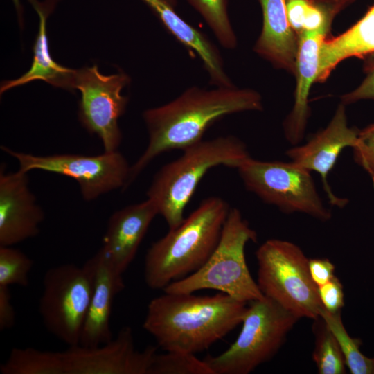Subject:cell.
I'll return each mask as SVG.
<instances>
[{
    "mask_svg": "<svg viewBox=\"0 0 374 374\" xmlns=\"http://www.w3.org/2000/svg\"><path fill=\"white\" fill-rule=\"evenodd\" d=\"M260 93L251 89L190 87L173 100L143 112L149 142L130 167L128 187L157 157L184 148L200 141L215 121L235 113L261 111Z\"/></svg>",
    "mask_w": 374,
    "mask_h": 374,
    "instance_id": "obj_1",
    "label": "cell"
},
{
    "mask_svg": "<svg viewBox=\"0 0 374 374\" xmlns=\"http://www.w3.org/2000/svg\"><path fill=\"white\" fill-rule=\"evenodd\" d=\"M245 302L219 293H168L152 299L143 328L164 351H204L242 323Z\"/></svg>",
    "mask_w": 374,
    "mask_h": 374,
    "instance_id": "obj_2",
    "label": "cell"
},
{
    "mask_svg": "<svg viewBox=\"0 0 374 374\" xmlns=\"http://www.w3.org/2000/svg\"><path fill=\"white\" fill-rule=\"evenodd\" d=\"M230 209L221 197H207L180 224L153 242L145 257L146 285L163 290L198 270L217 247Z\"/></svg>",
    "mask_w": 374,
    "mask_h": 374,
    "instance_id": "obj_3",
    "label": "cell"
},
{
    "mask_svg": "<svg viewBox=\"0 0 374 374\" xmlns=\"http://www.w3.org/2000/svg\"><path fill=\"white\" fill-rule=\"evenodd\" d=\"M181 150L179 157L156 173L147 192L169 229L182 222L185 208L211 168L221 165L237 168L250 157L246 145L231 135L202 139Z\"/></svg>",
    "mask_w": 374,
    "mask_h": 374,
    "instance_id": "obj_4",
    "label": "cell"
},
{
    "mask_svg": "<svg viewBox=\"0 0 374 374\" xmlns=\"http://www.w3.org/2000/svg\"><path fill=\"white\" fill-rule=\"evenodd\" d=\"M256 232L236 208H231L220 239L206 262L196 271L167 285L163 292L194 293L215 290L245 303L265 297L249 270L245 247Z\"/></svg>",
    "mask_w": 374,
    "mask_h": 374,
    "instance_id": "obj_5",
    "label": "cell"
},
{
    "mask_svg": "<svg viewBox=\"0 0 374 374\" xmlns=\"http://www.w3.org/2000/svg\"><path fill=\"white\" fill-rule=\"evenodd\" d=\"M257 284L263 294L299 319L320 317L323 305L309 271V259L293 242L269 239L256 252Z\"/></svg>",
    "mask_w": 374,
    "mask_h": 374,
    "instance_id": "obj_6",
    "label": "cell"
},
{
    "mask_svg": "<svg viewBox=\"0 0 374 374\" xmlns=\"http://www.w3.org/2000/svg\"><path fill=\"white\" fill-rule=\"evenodd\" d=\"M298 320L269 298L251 301L235 341L204 360L213 374H248L276 354Z\"/></svg>",
    "mask_w": 374,
    "mask_h": 374,
    "instance_id": "obj_7",
    "label": "cell"
},
{
    "mask_svg": "<svg viewBox=\"0 0 374 374\" xmlns=\"http://www.w3.org/2000/svg\"><path fill=\"white\" fill-rule=\"evenodd\" d=\"M95 271L93 256L82 266L69 263L53 267L44 276L39 312L48 332L69 346L80 344Z\"/></svg>",
    "mask_w": 374,
    "mask_h": 374,
    "instance_id": "obj_8",
    "label": "cell"
},
{
    "mask_svg": "<svg viewBox=\"0 0 374 374\" xmlns=\"http://www.w3.org/2000/svg\"><path fill=\"white\" fill-rule=\"evenodd\" d=\"M236 169L248 190L281 211L304 213L323 222L331 218L311 172L294 163L249 157Z\"/></svg>",
    "mask_w": 374,
    "mask_h": 374,
    "instance_id": "obj_9",
    "label": "cell"
},
{
    "mask_svg": "<svg viewBox=\"0 0 374 374\" xmlns=\"http://www.w3.org/2000/svg\"><path fill=\"white\" fill-rule=\"evenodd\" d=\"M2 150L19 162V170H39L75 179L86 201L93 200L112 190L125 188L130 171L128 162L118 150L95 156L63 154L37 156Z\"/></svg>",
    "mask_w": 374,
    "mask_h": 374,
    "instance_id": "obj_10",
    "label": "cell"
},
{
    "mask_svg": "<svg viewBox=\"0 0 374 374\" xmlns=\"http://www.w3.org/2000/svg\"><path fill=\"white\" fill-rule=\"evenodd\" d=\"M130 82L123 73L102 74L96 65L75 71L73 89L80 91L79 117L91 133L100 138L104 152L118 150L122 135L118 121L127 104L128 98L121 94Z\"/></svg>",
    "mask_w": 374,
    "mask_h": 374,
    "instance_id": "obj_11",
    "label": "cell"
},
{
    "mask_svg": "<svg viewBox=\"0 0 374 374\" xmlns=\"http://www.w3.org/2000/svg\"><path fill=\"white\" fill-rule=\"evenodd\" d=\"M157 353L155 346L135 348L130 326L110 341L95 347L69 346L63 352L66 374H149Z\"/></svg>",
    "mask_w": 374,
    "mask_h": 374,
    "instance_id": "obj_12",
    "label": "cell"
},
{
    "mask_svg": "<svg viewBox=\"0 0 374 374\" xmlns=\"http://www.w3.org/2000/svg\"><path fill=\"white\" fill-rule=\"evenodd\" d=\"M359 132L357 129L348 126L345 105L340 103L326 128L314 134L305 144L295 145L286 152L290 161L320 175L330 203L339 208L344 207L348 200L334 194L328 177L341 152L346 148H353L356 145Z\"/></svg>",
    "mask_w": 374,
    "mask_h": 374,
    "instance_id": "obj_13",
    "label": "cell"
},
{
    "mask_svg": "<svg viewBox=\"0 0 374 374\" xmlns=\"http://www.w3.org/2000/svg\"><path fill=\"white\" fill-rule=\"evenodd\" d=\"M44 218L28 187L27 172H0V246L11 247L39 233Z\"/></svg>",
    "mask_w": 374,
    "mask_h": 374,
    "instance_id": "obj_14",
    "label": "cell"
},
{
    "mask_svg": "<svg viewBox=\"0 0 374 374\" xmlns=\"http://www.w3.org/2000/svg\"><path fill=\"white\" fill-rule=\"evenodd\" d=\"M158 211L148 199L129 205L109 217L99 252L116 273L123 275L134 259L139 247Z\"/></svg>",
    "mask_w": 374,
    "mask_h": 374,
    "instance_id": "obj_15",
    "label": "cell"
},
{
    "mask_svg": "<svg viewBox=\"0 0 374 374\" xmlns=\"http://www.w3.org/2000/svg\"><path fill=\"white\" fill-rule=\"evenodd\" d=\"M328 33L319 30L303 32L298 35L294 105L283 122L285 136L294 145L299 144L304 136L310 116L308 96L312 84L317 80L320 48Z\"/></svg>",
    "mask_w": 374,
    "mask_h": 374,
    "instance_id": "obj_16",
    "label": "cell"
},
{
    "mask_svg": "<svg viewBox=\"0 0 374 374\" xmlns=\"http://www.w3.org/2000/svg\"><path fill=\"white\" fill-rule=\"evenodd\" d=\"M179 42L195 53L217 87H235L228 76L219 49L202 31L184 21L175 11L176 0H142Z\"/></svg>",
    "mask_w": 374,
    "mask_h": 374,
    "instance_id": "obj_17",
    "label": "cell"
},
{
    "mask_svg": "<svg viewBox=\"0 0 374 374\" xmlns=\"http://www.w3.org/2000/svg\"><path fill=\"white\" fill-rule=\"evenodd\" d=\"M93 257V290L79 344L85 347L98 346L113 338L110 328L112 305L115 296L125 288L123 275L116 273L99 251Z\"/></svg>",
    "mask_w": 374,
    "mask_h": 374,
    "instance_id": "obj_18",
    "label": "cell"
},
{
    "mask_svg": "<svg viewBox=\"0 0 374 374\" xmlns=\"http://www.w3.org/2000/svg\"><path fill=\"white\" fill-rule=\"evenodd\" d=\"M262 27L253 51L274 67L295 74L298 36L290 25L286 0H258Z\"/></svg>",
    "mask_w": 374,
    "mask_h": 374,
    "instance_id": "obj_19",
    "label": "cell"
},
{
    "mask_svg": "<svg viewBox=\"0 0 374 374\" xmlns=\"http://www.w3.org/2000/svg\"><path fill=\"white\" fill-rule=\"evenodd\" d=\"M372 53H374V5L346 31L323 40L320 48L316 82L326 80L341 61L353 57L363 59Z\"/></svg>",
    "mask_w": 374,
    "mask_h": 374,
    "instance_id": "obj_20",
    "label": "cell"
},
{
    "mask_svg": "<svg viewBox=\"0 0 374 374\" xmlns=\"http://www.w3.org/2000/svg\"><path fill=\"white\" fill-rule=\"evenodd\" d=\"M39 18V30L33 46V60L29 70L17 79L5 81L1 85V93L11 88L21 86L34 80H43L53 86L73 89L75 71L62 66L51 56L46 35V19L53 8L37 0H29Z\"/></svg>",
    "mask_w": 374,
    "mask_h": 374,
    "instance_id": "obj_21",
    "label": "cell"
},
{
    "mask_svg": "<svg viewBox=\"0 0 374 374\" xmlns=\"http://www.w3.org/2000/svg\"><path fill=\"white\" fill-rule=\"evenodd\" d=\"M355 0H286L290 26L297 36L303 32H329L335 16Z\"/></svg>",
    "mask_w": 374,
    "mask_h": 374,
    "instance_id": "obj_22",
    "label": "cell"
},
{
    "mask_svg": "<svg viewBox=\"0 0 374 374\" xmlns=\"http://www.w3.org/2000/svg\"><path fill=\"white\" fill-rule=\"evenodd\" d=\"M1 374H66L63 352L13 348L0 366Z\"/></svg>",
    "mask_w": 374,
    "mask_h": 374,
    "instance_id": "obj_23",
    "label": "cell"
},
{
    "mask_svg": "<svg viewBox=\"0 0 374 374\" xmlns=\"http://www.w3.org/2000/svg\"><path fill=\"white\" fill-rule=\"evenodd\" d=\"M320 317L335 337L344 355L346 367L352 374H371L373 372L374 359L366 357L360 350L359 339L351 337L346 331L341 312L332 313L323 307Z\"/></svg>",
    "mask_w": 374,
    "mask_h": 374,
    "instance_id": "obj_24",
    "label": "cell"
},
{
    "mask_svg": "<svg viewBox=\"0 0 374 374\" xmlns=\"http://www.w3.org/2000/svg\"><path fill=\"white\" fill-rule=\"evenodd\" d=\"M314 348L312 359L320 374H343L346 362L339 344L322 318L313 320Z\"/></svg>",
    "mask_w": 374,
    "mask_h": 374,
    "instance_id": "obj_25",
    "label": "cell"
},
{
    "mask_svg": "<svg viewBox=\"0 0 374 374\" xmlns=\"http://www.w3.org/2000/svg\"><path fill=\"white\" fill-rule=\"evenodd\" d=\"M187 1L202 15L223 48L237 46V37L228 15L229 0Z\"/></svg>",
    "mask_w": 374,
    "mask_h": 374,
    "instance_id": "obj_26",
    "label": "cell"
},
{
    "mask_svg": "<svg viewBox=\"0 0 374 374\" xmlns=\"http://www.w3.org/2000/svg\"><path fill=\"white\" fill-rule=\"evenodd\" d=\"M156 353L149 374H213L204 359L181 351Z\"/></svg>",
    "mask_w": 374,
    "mask_h": 374,
    "instance_id": "obj_27",
    "label": "cell"
},
{
    "mask_svg": "<svg viewBox=\"0 0 374 374\" xmlns=\"http://www.w3.org/2000/svg\"><path fill=\"white\" fill-rule=\"evenodd\" d=\"M33 266V260L20 250L0 246V285L28 286Z\"/></svg>",
    "mask_w": 374,
    "mask_h": 374,
    "instance_id": "obj_28",
    "label": "cell"
},
{
    "mask_svg": "<svg viewBox=\"0 0 374 374\" xmlns=\"http://www.w3.org/2000/svg\"><path fill=\"white\" fill-rule=\"evenodd\" d=\"M353 150L355 161L368 172L374 185V124L359 131Z\"/></svg>",
    "mask_w": 374,
    "mask_h": 374,
    "instance_id": "obj_29",
    "label": "cell"
},
{
    "mask_svg": "<svg viewBox=\"0 0 374 374\" xmlns=\"http://www.w3.org/2000/svg\"><path fill=\"white\" fill-rule=\"evenodd\" d=\"M363 60L366 77L355 89L341 96V103L345 105L361 100H374V53Z\"/></svg>",
    "mask_w": 374,
    "mask_h": 374,
    "instance_id": "obj_30",
    "label": "cell"
},
{
    "mask_svg": "<svg viewBox=\"0 0 374 374\" xmlns=\"http://www.w3.org/2000/svg\"><path fill=\"white\" fill-rule=\"evenodd\" d=\"M319 296L323 307L332 313L341 312L344 305V294L340 280L335 276L318 287Z\"/></svg>",
    "mask_w": 374,
    "mask_h": 374,
    "instance_id": "obj_31",
    "label": "cell"
},
{
    "mask_svg": "<svg viewBox=\"0 0 374 374\" xmlns=\"http://www.w3.org/2000/svg\"><path fill=\"white\" fill-rule=\"evenodd\" d=\"M308 267L310 276L317 287L326 283L335 276V267L327 258L309 259Z\"/></svg>",
    "mask_w": 374,
    "mask_h": 374,
    "instance_id": "obj_32",
    "label": "cell"
},
{
    "mask_svg": "<svg viewBox=\"0 0 374 374\" xmlns=\"http://www.w3.org/2000/svg\"><path fill=\"white\" fill-rule=\"evenodd\" d=\"M16 321V312L11 301L8 286L0 285V330L12 328Z\"/></svg>",
    "mask_w": 374,
    "mask_h": 374,
    "instance_id": "obj_33",
    "label": "cell"
},
{
    "mask_svg": "<svg viewBox=\"0 0 374 374\" xmlns=\"http://www.w3.org/2000/svg\"><path fill=\"white\" fill-rule=\"evenodd\" d=\"M13 2L15 3V6L16 7L17 10L18 12L21 14V7L20 5L19 0H13Z\"/></svg>",
    "mask_w": 374,
    "mask_h": 374,
    "instance_id": "obj_34",
    "label": "cell"
},
{
    "mask_svg": "<svg viewBox=\"0 0 374 374\" xmlns=\"http://www.w3.org/2000/svg\"><path fill=\"white\" fill-rule=\"evenodd\" d=\"M373 359H374V358H373ZM373 373H374V365H373Z\"/></svg>",
    "mask_w": 374,
    "mask_h": 374,
    "instance_id": "obj_35",
    "label": "cell"
}]
</instances>
